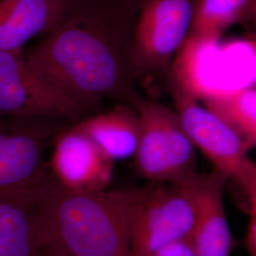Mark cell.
<instances>
[{"label": "cell", "instance_id": "cell-1", "mask_svg": "<svg viewBox=\"0 0 256 256\" xmlns=\"http://www.w3.org/2000/svg\"><path fill=\"white\" fill-rule=\"evenodd\" d=\"M142 0H68L60 21L25 57L46 81L84 108L138 94L132 36Z\"/></svg>", "mask_w": 256, "mask_h": 256}, {"label": "cell", "instance_id": "cell-2", "mask_svg": "<svg viewBox=\"0 0 256 256\" xmlns=\"http://www.w3.org/2000/svg\"><path fill=\"white\" fill-rule=\"evenodd\" d=\"M137 194L72 192L52 178L40 198L48 241L68 256H131L130 218Z\"/></svg>", "mask_w": 256, "mask_h": 256}, {"label": "cell", "instance_id": "cell-3", "mask_svg": "<svg viewBox=\"0 0 256 256\" xmlns=\"http://www.w3.org/2000/svg\"><path fill=\"white\" fill-rule=\"evenodd\" d=\"M200 191V174L180 182L138 189L130 218V254L153 256L162 248L192 238Z\"/></svg>", "mask_w": 256, "mask_h": 256}, {"label": "cell", "instance_id": "cell-4", "mask_svg": "<svg viewBox=\"0 0 256 256\" xmlns=\"http://www.w3.org/2000/svg\"><path fill=\"white\" fill-rule=\"evenodd\" d=\"M132 106L140 122L133 156L138 173L158 183L180 182L196 174V147L176 110L140 95Z\"/></svg>", "mask_w": 256, "mask_h": 256}, {"label": "cell", "instance_id": "cell-5", "mask_svg": "<svg viewBox=\"0 0 256 256\" xmlns=\"http://www.w3.org/2000/svg\"><path fill=\"white\" fill-rule=\"evenodd\" d=\"M84 110L38 74L24 52L0 50V118L74 119Z\"/></svg>", "mask_w": 256, "mask_h": 256}, {"label": "cell", "instance_id": "cell-6", "mask_svg": "<svg viewBox=\"0 0 256 256\" xmlns=\"http://www.w3.org/2000/svg\"><path fill=\"white\" fill-rule=\"evenodd\" d=\"M196 0H142L132 36L136 78L164 70L188 36Z\"/></svg>", "mask_w": 256, "mask_h": 256}, {"label": "cell", "instance_id": "cell-7", "mask_svg": "<svg viewBox=\"0 0 256 256\" xmlns=\"http://www.w3.org/2000/svg\"><path fill=\"white\" fill-rule=\"evenodd\" d=\"M178 113L188 137L214 166L234 180L248 158V151L236 131L214 113L198 102L191 90L169 78Z\"/></svg>", "mask_w": 256, "mask_h": 256}, {"label": "cell", "instance_id": "cell-8", "mask_svg": "<svg viewBox=\"0 0 256 256\" xmlns=\"http://www.w3.org/2000/svg\"><path fill=\"white\" fill-rule=\"evenodd\" d=\"M12 120L0 142V198L38 192L52 176L44 164L42 132L25 120Z\"/></svg>", "mask_w": 256, "mask_h": 256}, {"label": "cell", "instance_id": "cell-9", "mask_svg": "<svg viewBox=\"0 0 256 256\" xmlns=\"http://www.w3.org/2000/svg\"><path fill=\"white\" fill-rule=\"evenodd\" d=\"M50 172L66 190L96 192L106 190L111 182L113 162L74 126L55 138Z\"/></svg>", "mask_w": 256, "mask_h": 256}, {"label": "cell", "instance_id": "cell-10", "mask_svg": "<svg viewBox=\"0 0 256 256\" xmlns=\"http://www.w3.org/2000/svg\"><path fill=\"white\" fill-rule=\"evenodd\" d=\"M46 185L34 194L0 198V256H36L48 241L40 210Z\"/></svg>", "mask_w": 256, "mask_h": 256}, {"label": "cell", "instance_id": "cell-11", "mask_svg": "<svg viewBox=\"0 0 256 256\" xmlns=\"http://www.w3.org/2000/svg\"><path fill=\"white\" fill-rule=\"evenodd\" d=\"M68 0H0V50L24 52L60 21Z\"/></svg>", "mask_w": 256, "mask_h": 256}, {"label": "cell", "instance_id": "cell-12", "mask_svg": "<svg viewBox=\"0 0 256 256\" xmlns=\"http://www.w3.org/2000/svg\"><path fill=\"white\" fill-rule=\"evenodd\" d=\"M228 180L214 169L200 174L198 214L191 238L196 256H230L232 236L224 205Z\"/></svg>", "mask_w": 256, "mask_h": 256}, {"label": "cell", "instance_id": "cell-13", "mask_svg": "<svg viewBox=\"0 0 256 256\" xmlns=\"http://www.w3.org/2000/svg\"><path fill=\"white\" fill-rule=\"evenodd\" d=\"M74 126L113 162L133 158L136 153L140 122L133 106L119 104L108 112L82 120Z\"/></svg>", "mask_w": 256, "mask_h": 256}, {"label": "cell", "instance_id": "cell-14", "mask_svg": "<svg viewBox=\"0 0 256 256\" xmlns=\"http://www.w3.org/2000/svg\"><path fill=\"white\" fill-rule=\"evenodd\" d=\"M252 3L254 0H196L190 30L178 52L196 56L202 48L214 46L226 30L250 14Z\"/></svg>", "mask_w": 256, "mask_h": 256}, {"label": "cell", "instance_id": "cell-15", "mask_svg": "<svg viewBox=\"0 0 256 256\" xmlns=\"http://www.w3.org/2000/svg\"><path fill=\"white\" fill-rule=\"evenodd\" d=\"M196 97L236 131L248 152L256 148V88L212 90Z\"/></svg>", "mask_w": 256, "mask_h": 256}, {"label": "cell", "instance_id": "cell-16", "mask_svg": "<svg viewBox=\"0 0 256 256\" xmlns=\"http://www.w3.org/2000/svg\"><path fill=\"white\" fill-rule=\"evenodd\" d=\"M234 182L247 196L250 212V224L256 225V162L248 158Z\"/></svg>", "mask_w": 256, "mask_h": 256}, {"label": "cell", "instance_id": "cell-17", "mask_svg": "<svg viewBox=\"0 0 256 256\" xmlns=\"http://www.w3.org/2000/svg\"><path fill=\"white\" fill-rule=\"evenodd\" d=\"M153 256H196L192 238H186L174 242L162 248Z\"/></svg>", "mask_w": 256, "mask_h": 256}, {"label": "cell", "instance_id": "cell-18", "mask_svg": "<svg viewBox=\"0 0 256 256\" xmlns=\"http://www.w3.org/2000/svg\"><path fill=\"white\" fill-rule=\"evenodd\" d=\"M36 256H68L63 250H61L54 243L48 241L46 244L41 248Z\"/></svg>", "mask_w": 256, "mask_h": 256}, {"label": "cell", "instance_id": "cell-19", "mask_svg": "<svg viewBox=\"0 0 256 256\" xmlns=\"http://www.w3.org/2000/svg\"><path fill=\"white\" fill-rule=\"evenodd\" d=\"M250 14L256 19V0H254V3H252V12Z\"/></svg>", "mask_w": 256, "mask_h": 256}]
</instances>
